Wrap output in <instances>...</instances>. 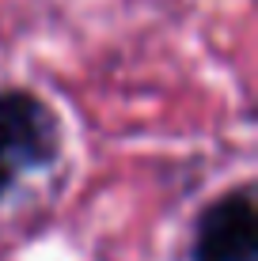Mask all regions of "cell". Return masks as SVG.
<instances>
[{"label": "cell", "instance_id": "1", "mask_svg": "<svg viewBox=\"0 0 258 261\" xmlns=\"http://www.w3.org/2000/svg\"><path fill=\"white\" fill-rule=\"evenodd\" d=\"M57 155V121L34 95H0V204Z\"/></svg>", "mask_w": 258, "mask_h": 261}, {"label": "cell", "instance_id": "2", "mask_svg": "<svg viewBox=\"0 0 258 261\" xmlns=\"http://www.w3.org/2000/svg\"><path fill=\"white\" fill-rule=\"evenodd\" d=\"M258 254V212L251 190L220 197L201 216L194 261H254Z\"/></svg>", "mask_w": 258, "mask_h": 261}]
</instances>
